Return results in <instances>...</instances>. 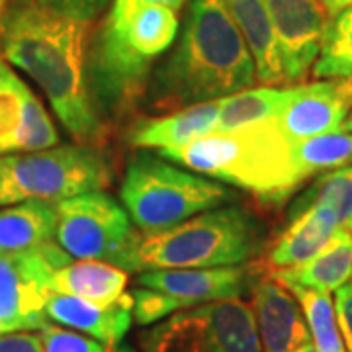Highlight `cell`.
<instances>
[{"label": "cell", "instance_id": "1", "mask_svg": "<svg viewBox=\"0 0 352 352\" xmlns=\"http://www.w3.org/2000/svg\"><path fill=\"white\" fill-rule=\"evenodd\" d=\"M112 0H10L0 20V55L45 94L65 131L98 147L108 126L87 87V53Z\"/></svg>", "mask_w": 352, "mask_h": 352}, {"label": "cell", "instance_id": "2", "mask_svg": "<svg viewBox=\"0 0 352 352\" xmlns=\"http://www.w3.org/2000/svg\"><path fill=\"white\" fill-rule=\"evenodd\" d=\"M256 69L223 0H190L182 32L155 65L143 94L153 112L221 100L256 85Z\"/></svg>", "mask_w": 352, "mask_h": 352}, {"label": "cell", "instance_id": "3", "mask_svg": "<svg viewBox=\"0 0 352 352\" xmlns=\"http://www.w3.org/2000/svg\"><path fill=\"white\" fill-rule=\"evenodd\" d=\"M178 12L166 6L110 8L90 39L87 87L90 102L108 126L143 100L155 65L178 36Z\"/></svg>", "mask_w": 352, "mask_h": 352}, {"label": "cell", "instance_id": "4", "mask_svg": "<svg viewBox=\"0 0 352 352\" xmlns=\"http://www.w3.org/2000/svg\"><path fill=\"white\" fill-rule=\"evenodd\" d=\"M157 155L194 173L249 190L270 206L288 200L303 182L294 163L292 143L280 131L276 120L233 131H214Z\"/></svg>", "mask_w": 352, "mask_h": 352}, {"label": "cell", "instance_id": "5", "mask_svg": "<svg viewBox=\"0 0 352 352\" xmlns=\"http://www.w3.org/2000/svg\"><path fill=\"white\" fill-rule=\"evenodd\" d=\"M266 249V227L241 206H219L163 231L141 233L131 272L237 266Z\"/></svg>", "mask_w": 352, "mask_h": 352}, {"label": "cell", "instance_id": "6", "mask_svg": "<svg viewBox=\"0 0 352 352\" xmlns=\"http://www.w3.org/2000/svg\"><path fill=\"white\" fill-rule=\"evenodd\" d=\"M120 198L139 231L153 233L226 206L235 200V192L139 149L127 161Z\"/></svg>", "mask_w": 352, "mask_h": 352}, {"label": "cell", "instance_id": "7", "mask_svg": "<svg viewBox=\"0 0 352 352\" xmlns=\"http://www.w3.org/2000/svg\"><path fill=\"white\" fill-rule=\"evenodd\" d=\"M110 182L112 168L94 145H55L43 151L0 155V206L61 201L106 188Z\"/></svg>", "mask_w": 352, "mask_h": 352}, {"label": "cell", "instance_id": "8", "mask_svg": "<svg viewBox=\"0 0 352 352\" xmlns=\"http://www.w3.org/2000/svg\"><path fill=\"white\" fill-rule=\"evenodd\" d=\"M143 352H263L251 303L241 298L175 311L139 335Z\"/></svg>", "mask_w": 352, "mask_h": 352}, {"label": "cell", "instance_id": "9", "mask_svg": "<svg viewBox=\"0 0 352 352\" xmlns=\"http://www.w3.org/2000/svg\"><path fill=\"white\" fill-rule=\"evenodd\" d=\"M55 243L78 261H102L131 272L139 233L124 206L102 190L57 201Z\"/></svg>", "mask_w": 352, "mask_h": 352}, {"label": "cell", "instance_id": "10", "mask_svg": "<svg viewBox=\"0 0 352 352\" xmlns=\"http://www.w3.org/2000/svg\"><path fill=\"white\" fill-rule=\"evenodd\" d=\"M71 256L53 241L24 252L0 254V335L39 331L47 325L51 278Z\"/></svg>", "mask_w": 352, "mask_h": 352}, {"label": "cell", "instance_id": "11", "mask_svg": "<svg viewBox=\"0 0 352 352\" xmlns=\"http://www.w3.org/2000/svg\"><path fill=\"white\" fill-rule=\"evenodd\" d=\"M264 274L261 264L214 266V268H163L141 270L135 276L139 288H149L173 298L178 309L200 303L233 300L252 292Z\"/></svg>", "mask_w": 352, "mask_h": 352}, {"label": "cell", "instance_id": "12", "mask_svg": "<svg viewBox=\"0 0 352 352\" xmlns=\"http://www.w3.org/2000/svg\"><path fill=\"white\" fill-rule=\"evenodd\" d=\"M288 87L302 85L319 57L329 14L321 0H266Z\"/></svg>", "mask_w": 352, "mask_h": 352}, {"label": "cell", "instance_id": "13", "mask_svg": "<svg viewBox=\"0 0 352 352\" xmlns=\"http://www.w3.org/2000/svg\"><path fill=\"white\" fill-rule=\"evenodd\" d=\"M352 110V80L321 78L286 88L276 124L292 145L339 131Z\"/></svg>", "mask_w": 352, "mask_h": 352}, {"label": "cell", "instance_id": "14", "mask_svg": "<svg viewBox=\"0 0 352 352\" xmlns=\"http://www.w3.org/2000/svg\"><path fill=\"white\" fill-rule=\"evenodd\" d=\"M59 141L45 106L0 59V155L43 151Z\"/></svg>", "mask_w": 352, "mask_h": 352}, {"label": "cell", "instance_id": "15", "mask_svg": "<svg viewBox=\"0 0 352 352\" xmlns=\"http://www.w3.org/2000/svg\"><path fill=\"white\" fill-rule=\"evenodd\" d=\"M251 294L263 352H294L300 344L311 340L302 305L276 278L268 272L263 274Z\"/></svg>", "mask_w": 352, "mask_h": 352}, {"label": "cell", "instance_id": "16", "mask_svg": "<svg viewBox=\"0 0 352 352\" xmlns=\"http://www.w3.org/2000/svg\"><path fill=\"white\" fill-rule=\"evenodd\" d=\"M45 317L59 327L102 342H122L133 321V298L131 294H124L118 302L96 303L51 292L45 302Z\"/></svg>", "mask_w": 352, "mask_h": 352}, {"label": "cell", "instance_id": "17", "mask_svg": "<svg viewBox=\"0 0 352 352\" xmlns=\"http://www.w3.org/2000/svg\"><path fill=\"white\" fill-rule=\"evenodd\" d=\"M339 227V217L331 208L314 206L303 214L288 219V226L266 251L261 266L264 272H274L307 263L327 245L331 235Z\"/></svg>", "mask_w": 352, "mask_h": 352}, {"label": "cell", "instance_id": "18", "mask_svg": "<svg viewBox=\"0 0 352 352\" xmlns=\"http://www.w3.org/2000/svg\"><path fill=\"white\" fill-rule=\"evenodd\" d=\"M221 100L201 102L166 113L163 118L143 120L131 129L129 141L138 149H178L194 139L214 133Z\"/></svg>", "mask_w": 352, "mask_h": 352}, {"label": "cell", "instance_id": "19", "mask_svg": "<svg viewBox=\"0 0 352 352\" xmlns=\"http://www.w3.org/2000/svg\"><path fill=\"white\" fill-rule=\"evenodd\" d=\"M268 274L284 286H298L323 294L337 292L352 278V231L340 226L327 245L307 263Z\"/></svg>", "mask_w": 352, "mask_h": 352}, {"label": "cell", "instance_id": "20", "mask_svg": "<svg viewBox=\"0 0 352 352\" xmlns=\"http://www.w3.org/2000/svg\"><path fill=\"white\" fill-rule=\"evenodd\" d=\"M251 51L256 78L266 87L286 85L266 0H223Z\"/></svg>", "mask_w": 352, "mask_h": 352}, {"label": "cell", "instance_id": "21", "mask_svg": "<svg viewBox=\"0 0 352 352\" xmlns=\"http://www.w3.org/2000/svg\"><path fill=\"white\" fill-rule=\"evenodd\" d=\"M57 201L28 200L0 210V254L24 252L55 241Z\"/></svg>", "mask_w": 352, "mask_h": 352}, {"label": "cell", "instance_id": "22", "mask_svg": "<svg viewBox=\"0 0 352 352\" xmlns=\"http://www.w3.org/2000/svg\"><path fill=\"white\" fill-rule=\"evenodd\" d=\"M129 272L102 261H76L57 268L51 289L96 303H113L126 294Z\"/></svg>", "mask_w": 352, "mask_h": 352}, {"label": "cell", "instance_id": "23", "mask_svg": "<svg viewBox=\"0 0 352 352\" xmlns=\"http://www.w3.org/2000/svg\"><path fill=\"white\" fill-rule=\"evenodd\" d=\"M284 96H286V88L274 87H251L233 92L221 98L217 126L214 131H233L268 120H276L284 104Z\"/></svg>", "mask_w": 352, "mask_h": 352}, {"label": "cell", "instance_id": "24", "mask_svg": "<svg viewBox=\"0 0 352 352\" xmlns=\"http://www.w3.org/2000/svg\"><path fill=\"white\" fill-rule=\"evenodd\" d=\"M314 206L331 208L339 217L340 226H346V221L352 217V164L333 168L317 176L314 182L289 204L286 217L292 219Z\"/></svg>", "mask_w": 352, "mask_h": 352}, {"label": "cell", "instance_id": "25", "mask_svg": "<svg viewBox=\"0 0 352 352\" xmlns=\"http://www.w3.org/2000/svg\"><path fill=\"white\" fill-rule=\"evenodd\" d=\"M311 75L321 78L352 80V4L331 16Z\"/></svg>", "mask_w": 352, "mask_h": 352}, {"label": "cell", "instance_id": "26", "mask_svg": "<svg viewBox=\"0 0 352 352\" xmlns=\"http://www.w3.org/2000/svg\"><path fill=\"white\" fill-rule=\"evenodd\" d=\"M294 163L303 180L352 164V133L335 131L292 145Z\"/></svg>", "mask_w": 352, "mask_h": 352}, {"label": "cell", "instance_id": "27", "mask_svg": "<svg viewBox=\"0 0 352 352\" xmlns=\"http://www.w3.org/2000/svg\"><path fill=\"white\" fill-rule=\"evenodd\" d=\"M296 296V300L302 305L307 327L311 333L317 352H346L344 342L340 337L335 303L329 294L314 292V289L298 288V286H286Z\"/></svg>", "mask_w": 352, "mask_h": 352}, {"label": "cell", "instance_id": "28", "mask_svg": "<svg viewBox=\"0 0 352 352\" xmlns=\"http://www.w3.org/2000/svg\"><path fill=\"white\" fill-rule=\"evenodd\" d=\"M39 340L43 352H135L126 340L122 342H102L88 335L76 333L59 325H43L39 329Z\"/></svg>", "mask_w": 352, "mask_h": 352}, {"label": "cell", "instance_id": "29", "mask_svg": "<svg viewBox=\"0 0 352 352\" xmlns=\"http://www.w3.org/2000/svg\"><path fill=\"white\" fill-rule=\"evenodd\" d=\"M335 314L346 352H352V282L340 286L335 296Z\"/></svg>", "mask_w": 352, "mask_h": 352}, {"label": "cell", "instance_id": "30", "mask_svg": "<svg viewBox=\"0 0 352 352\" xmlns=\"http://www.w3.org/2000/svg\"><path fill=\"white\" fill-rule=\"evenodd\" d=\"M0 352H43L41 340L34 331L0 335Z\"/></svg>", "mask_w": 352, "mask_h": 352}, {"label": "cell", "instance_id": "31", "mask_svg": "<svg viewBox=\"0 0 352 352\" xmlns=\"http://www.w3.org/2000/svg\"><path fill=\"white\" fill-rule=\"evenodd\" d=\"M190 0H112L113 10H133L139 6H166L173 10H182Z\"/></svg>", "mask_w": 352, "mask_h": 352}, {"label": "cell", "instance_id": "32", "mask_svg": "<svg viewBox=\"0 0 352 352\" xmlns=\"http://www.w3.org/2000/svg\"><path fill=\"white\" fill-rule=\"evenodd\" d=\"M323 2V6H325V10H327L329 18L331 16H335V14H339L340 10H344L346 6H351L352 0H321Z\"/></svg>", "mask_w": 352, "mask_h": 352}, {"label": "cell", "instance_id": "33", "mask_svg": "<svg viewBox=\"0 0 352 352\" xmlns=\"http://www.w3.org/2000/svg\"><path fill=\"white\" fill-rule=\"evenodd\" d=\"M294 352H317V349H315L314 340H307V342L300 344V346H298Z\"/></svg>", "mask_w": 352, "mask_h": 352}, {"label": "cell", "instance_id": "34", "mask_svg": "<svg viewBox=\"0 0 352 352\" xmlns=\"http://www.w3.org/2000/svg\"><path fill=\"white\" fill-rule=\"evenodd\" d=\"M339 131H344V133H352V110H351V113L346 116V120L342 122V126H340Z\"/></svg>", "mask_w": 352, "mask_h": 352}, {"label": "cell", "instance_id": "35", "mask_svg": "<svg viewBox=\"0 0 352 352\" xmlns=\"http://www.w3.org/2000/svg\"><path fill=\"white\" fill-rule=\"evenodd\" d=\"M8 2H10V0H0V20H2V16H4V10H6Z\"/></svg>", "mask_w": 352, "mask_h": 352}, {"label": "cell", "instance_id": "36", "mask_svg": "<svg viewBox=\"0 0 352 352\" xmlns=\"http://www.w3.org/2000/svg\"><path fill=\"white\" fill-rule=\"evenodd\" d=\"M344 227H349V229H351V231H352V217H351V219H349V221H346V226H344Z\"/></svg>", "mask_w": 352, "mask_h": 352}, {"label": "cell", "instance_id": "37", "mask_svg": "<svg viewBox=\"0 0 352 352\" xmlns=\"http://www.w3.org/2000/svg\"><path fill=\"white\" fill-rule=\"evenodd\" d=\"M0 59H2V55H0Z\"/></svg>", "mask_w": 352, "mask_h": 352}]
</instances>
